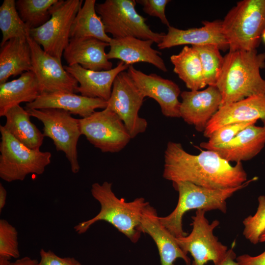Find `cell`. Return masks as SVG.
Segmentation results:
<instances>
[{"instance_id":"cell-10","label":"cell","mask_w":265,"mask_h":265,"mask_svg":"<svg viewBox=\"0 0 265 265\" xmlns=\"http://www.w3.org/2000/svg\"><path fill=\"white\" fill-rule=\"evenodd\" d=\"M206 211L196 210L191 217L192 229L188 235L176 238V240L183 252L190 253L193 260L191 265H205L212 261L218 265L225 258L228 247L218 241L213 230L219 225L217 220L211 223L205 216Z\"/></svg>"},{"instance_id":"cell-7","label":"cell","mask_w":265,"mask_h":265,"mask_svg":"<svg viewBox=\"0 0 265 265\" xmlns=\"http://www.w3.org/2000/svg\"><path fill=\"white\" fill-rule=\"evenodd\" d=\"M136 3L135 0H106L96 3V10L106 33L111 34L112 38L133 37L159 44L165 33L150 29L146 19L136 11Z\"/></svg>"},{"instance_id":"cell-26","label":"cell","mask_w":265,"mask_h":265,"mask_svg":"<svg viewBox=\"0 0 265 265\" xmlns=\"http://www.w3.org/2000/svg\"><path fill=\"white\" fill-rule=\"evenodd\" d=\"M4 127L16 139L27 147L40 149L45 137L30 121L31 116L20 105L14 106L5 112Z\"/></svg>"},{"instance_id":"cell-13","label":"cell","mask_w":265,"mask_h":265,"mask_svg":"<svg viewBox=\"0 0 265 265\" xmlns=\"http://www.w3.org/2000/svg\"><path fill=\"white\" fill-rule=\"evenodd\" d=\"M26 38L31 53L32 71L42 92L77 93L79 83L62 66L61 62L45 52L29 35Z\"/></svg>"},{"instance_id":"cell-30","label":"cell","mask_w":265,"mask_h":265,"mask_svg":"<svg viewBox=\"0 0 265 265\" xmlns=\"http://www.w3.org/2000/svg\"><path fill=\"white\" fill-rule=\"evenodd\" d=\"M57 0H18L16 7L29 29L38 28L50 19V8Z\"/></svg>"},{"instance_id":"cell-35","label":"cell","mask_w":265,"mask_h":265,"mask_svg":"<svg viewBox=\"0 0 265 265\" xmlns=\"http://www.w3.org/2000/svg\"><path fill=\"white\" fill-rule=\"evenodd\" d=\"M136 2L143 6V11L151 16L159 18L161 22L170 26L165 13V7L170 0H136Z\"/></svg>"},{"instance_id":"cell-9","label":"cell","mask_w":265,"mask_h":265,"mask_svg":"<svg viewBox=\"0 0 265 265\" xmlns=\"http://www.w3.org/2000/svg\"><path fill=\"white\" fill-rule=\"evenodd\" d=\"M31 116L40 120L44 125V136L50 138L57 151L63 152L70 162L72 172H79L77 145L81 135L79 119L63 109L48 108L26 110Z\"/></svg>"},{"instance_id":"cell-38","label":"cell","mask_w":265,"mask_h":265,"mask_svg":"<svg viewBox=\"0 0 265 265\" xmlns=\"http://www.w3.org/2000/svg\"><path fill=\"white\" fill-rule=\"evenodd\" d=\"M38 262L28 257L17 259L14 262L10 261L0 262V265H37Z\"/></svg>"},{"instance_id":"cell-14","label":"cell","mask_w":265,"mask_h":265,"mask_svg":"<svg viewBox=\"0 0 265 265\" xmlns=\"http://www.w3.org/2000/svg\"><path fill=\"white\" fill-rule=\"evenodd\" d=\"M127 72L144 97L154 99L165 117L179 118L181 102L179 86L171 80L156 74L147 75L130 65Z\"/></svg>"},{"instance_id":"cell-40","label":"cell","mask_w":265,"mask_h":265,"mask_svg":"<svg viewBox=\"0 0 265 265\" xmlns=\"http://www.w3.org/2000/svg\"><path fill=\"white\" fill-rule=\"evenodd\" d=\"M7 197V191L2 185L0 184V212H1L4 207Z\"/></svg>"},{"instance_id":"cell-15","label":"cell","mask_w":265,"mask_h":265,"mask_svg":"<svg viewBox=\"0 0 265 265\" xmlns=\"http://www.w3.org/2000/svg\"><path fill=\"white\" fill-rule=\"evenodd\" d=\"M180 95V117L197 131L204 132L220 107L222 96L218 88L208 86L203 90L184 91Z\"/></svg>"},{"instance_id":"cell-34","label":"cell","mask_w":265,"mask_h":265,"mask_svg":"<svg viewBox=\"0 0 265 265\" xmlns=\"http://www.w3.org/2000/svg\"><path fill=\"white\" fill-rule=\"evenodd\" d=\"M256 122H244L225 125L215 131L207 142L200 143V147L206 150L222 146L234 139L241 131Z\"/></svg>"},{"instance_id":"cell-3","label":"cell","mask_w":265,"mask_h":265,"mask_svg":"<svg viewBox=\"0 0 265 265\" xmlns=\"http://www.w3.org/2000/svg\"><path fill=\"white\" fill-rule=\"evenodd\" d=\"M91 193L100 203L101 209L94 217L82 221L74 229L79 234L85 233L95 223L105 221L125 235L132 242L136 243L142 233L140 223L143 211L149 203L143 197L131 202L119 198L112 190V184L104 182L92 184Z\"/></svg>"},{"instance_id":"cell-8","label":"cell","mask_w":265,"mask_h":265,"mask_svg":"<svg viewBox=\"0 0 265 265\" xmlns=\"http://www.w3.org/2000/svg\"><path fill=\"white\" fill-rule=\"evenodd\" d=\"M82 2V0H57L50 8L49 20L29 30V36L43 50L60 62L69 43L72 23Z\"/></svg>"},{"instance_id":"cell-4","label":"cell","mask_w":265,"mask_h":265,"mask_svg":"<svg viewBox=\"0 0 265 265\" xmlns=\"http://www.w3.org/2000/svg\"><path fill=\"white\" fill-rule=\"evenodd\" d=\"M257 179L255 177L238 187L222 189L207 188L188 182H173V186L179 193L177 205L169 214L159 217L160 221L175 237L186 236V233L183 230L182 220L186 212L191 210L206 212L218 210L225 213L227 199Z\"/></svg>"},{"instance_id":"cell-25","label":"cell","mask_w":265,"mask_h":265,"mask_svg":"<svg viewBox=\"0 0 265 265\" xmlns=\"http://www.w3.org/2000/svg\"><path fill=\"white\" fill-rule=\"evenodd\" d=\"M41 93L40 84L32 71L0 84V116H4L6 111L14 106L34 102Z\"/></svg>"},{"instance_id":"cell-41","label":"cell","mask_w":265,"mask_h":265,"mask_svg":"<svg viewBox=\"0 0 265 265\" xmlns=\"http://www.w3.org/2000/svg\"><path fill=\"white\" fill-rule=\"evenodd\" d=\"M259 242H265V230L260 236Z\"/></svg>"},{"instance_id":"cell-21","label":"cell","mask_w":265,"mask_h":265,"mask_svg":"<svg viewBox=\"0 0 265 265\" xmlns=\"http://www.w3.org/2000/svg\"><path fill=\"white\" fill-rule=\"evenodd\" d=\"M107 101L91 98L65 91L42 92L31 103L26 104V110L53 108L63 109L81 118L91 115L97 108L105 109Z\"/></svg>"},{"instance_id":"cell-22","label":"cell","mask_w":265,"mask_h":265,"mask_svg":"<svg viewBox=\"0 0 265 265\" xmlns=\"http://www.w3.org/2000/svg\"><path fill=\"white\" fill-rule=\"evenodd\" d=\"M154 41L133 37L112 38L109 42L108 59H118L128 65L137 62H146L166 72L167 69L160 52L152 48Z\"/></svg>"},{"instance_id":"cell-39","label":"cell","mask_w":265,"mask_h":265,"mask_svg":"<svg viewBox=\"0 0 265 265\" xmlns=\"http://www.w3.org/2000/svg\"><path fill=\"white\" fill-rule=\"evenodd\" d=\"M236 259V254L233 248L228 249L224 259L218 265H238Z\"/></svg>"},{"instance_id":"cell-23","label":"cell","mask_w":265,"mask_h":265,"mask_svg":"<svg viewBox=\"0 0 265 265\" xmlns=\"http://www.w3.org/2000/svg\"><path fill=\"white\" fill-rule=\"evenodd\" d=\"M265 145V127L252 125L241 131L234 139L222 146L208 150L216 152L228 162L252 159Z\"/></svg>"},{"instance_id":"cell-17","label":"cell","mask_w":265,"mask_h":265,"mask_svg":"<svg viewBox=\"0 0 265 265\" xmlns=\"http://www.w3.org/2000/svg\"><path fill=\"white\" fill-rule=\"evenodd\" d=\"M261 120L265 127V95H254L220 107L203 132L209 138L216 130L225 125Z\"/></svg>"},{"instance_id":"cell-1","label":"cell","mask_w":265,"mask_h":265,"mask_svg":"<svg viewBox=\"0 0 265 265\" xmlns=\"http://www.w3.org/2000/svg\"><path fill=\"white\" fill-rule=\"evenodd\" d=\"M164 157L162 176L172 183L185 181L207 188L222 189L238 187L247 181L241 162L233 166L213 151L206 150L192 155L181 143L169 141Z\"/></svg>"},{"instance_id":"cell-29","label":"cell","mask_w":265,"mask_h":265,"mask_svg":"<svg viewBox=\"0 0 265 265\" xmlns=\"http://www.w3.org/2000/svg\"><path fill=\"white\" fill-rule=\"evenodd\" d=\"M0 29L2 33L0 46L14 38H26L29 28L22 21L14 0H4L0 6Z\"/></svg>"},{"instance_id":"cell-20","label":"cell","mask_w":265,"mask_h":265,"mask_svg":"<svg viewBox=\"0 0 265 265\" xmlns=\"http://www.w3.org/2000/svg\"><path fill=\"white\" fill-rule=\"evenodd\" d=\"M109 44L93 37L70 38L63 53L67 65L79 64L84 69L104 71L112 69L106 48Z\"/></svg>"},{"instance_id":"cell-6","label":"cell","mask_w":265,"mask_h":265,"mask_svg":"<svg viewBox=\"0 0 265 265\" xmlns=\"http://www.w3.org/2000/svg\"><path fill=\"white\" fill-rule=\"evenodd\" d=\"M0 177L11 182L23 181L29 174H42L51 161L50 152L29 148L0 125Z\"/></svg>"},{"instance_id":"cell-32","label":"cell","mask_w":265,"mask_h":265,"mask_svg":"<svg viewBox=\"0 0 265 265\" xmlns=\"http://www.w3.org/2000/svg\"><path fill=\"white\" fill-rule=\"evenodd\" d=\"M20 257L18 232L7 220H0V262Z\"/></svg>"},{"instance_id":"cell-27","label":"cell","mask_w":265,"mask_h":265,"mask_svg":"<svg viewBox=\"0 0 265 265\" xmlns=\"http://www.w3.org/2000/svg\"><path fill=\"white\" fill-rule=\"evenodd\" d=\"M170 61L174 72L190 90H200L207 85L199 55L193 47L185 46L178 54L170 56Z\"/></svg>"},{"instance_id":"cell-2","label":"cell","mask_w":265,"mask_h":265,"mask_svg":"<svg viewBox=\"0 0 265 265\" xmlns=\"http://www.w3.org/2000/svg\"><path fill=\"white\" fill-rule=\"evenodd\" d=\"M265 53L257 50L229 52L216 86L222 96L220 107L254 95H265Z\"/></svg>"},{"instance_id":"cell-12","label":"cell","mask_w":265,"mask_h":265,"mask_svg":"<svg viewBox=\"0 0 265 265\" xmlns=\"http://www.w3.org/2000/svg\"><path fill=\"white\" fill-rule=\"evenodd\" d=\"M144 98L127 72L122 71L116 76L107 107L122 120L132 138L147 128L146 120L138 115Z\"/></svg>"},{"instance_id":"cell-37","label":"cell","mask_w":265,"mask_h":265,"mask_svg":"<svg viewBox=\"0 0 265 265\" xmlns=\"http://www.w3.org/2000/svg\"><path fill=\"white\" fill-rule=\"evenodd\" d=\"M238 265H265V250L261 254L252 256L243 254L236 258Z\"/></svg>"},{"instance_id":"cell-24","label":"cell","mask_w":265,"mask_h":265,"mask_svg":"<svg viewBox=\"0 0 265 265\" xmlns=\"http://www.w3.org/2000/svg\"><path fill=\"white\" fill-rule=\"evenodd\" d=\"M0 50V84L32 70L31 53L27 38H14L7 41Z\"/></svg>"},{"instance_id":"cell-42","label":"cell","mask_w":265,"mask_h":265,"mask_svg":"<svg viewBox=\"0 0 265 265\" xmlns=\"http://www.w3.org/2000/svg\"><path fill=\"white\" fill-rule=\"evenodd\" d=\"M262 39L264 41V42L265 43V29L263 31L262 34Z\"/></svg>"},{"instance_id":"cell-16","label":"cell","mask_w":265,"mask_h":265,"mask_svg":"<svg viewBox=\"0 0 265 265\" xmlns=\"http://www.w3.org/2000/svg\"><path fill=\"white\" fill-rule=\"evenodd\" d=\"M199 28L181 29L170 26L162 41L158 44L159 49H165L179 45L202 46L215 45L220 50L229 49L224 34L221 20L203 21Z\"/></svg>"},{"instance_id":"cell-31","label":"cell","mask_w":265,"mask_h":265,"mask_svg":"<svg viewBox=\"0 0 265 265\" xmlns=\"http://www.w3.org/2000/svg\"><path fill=\"white\" fill-rule=\"evenodd\" d=\"M197 52L207 85L216 86L222 69L224 56L215 45L192 46Z\"/></svg>"},{"instance_id":"cell-28","label":"cell","mask_w":265,"mask_h":265,"mask_svg":"<svg viewBox=\"0 0 265 265\" xmlns=\"http://www.w3.org/2000/svg\"><path fill=\"white\" fill-rule=\"evenodd\" d=\"M95 0H85L72 25L70 38L93 37L108 43L112 38L106 32L104 25L96 10Z\"/></svg>"},{"instance_id":"cell-36","label":"cell","mask_w":265,"mask_h":265,"mask_svg":"<svg viewBox=\"0 0 265 265\" xmlns=\"http://www.w3.org/2000/svg\"><path fill=\"white\" fill-rule=\"evenodd\" d=\"M40 260L37 265H81L74 258H61L51 250L41 249L40 251Z\"/></svg>"},{"instance_id":"cell-11","label":"cell","mask_w":265,"mask_h":265,"mask_svg":"<svg viewBox=\"0 0 265 265\" xmlns=\"http://www.w3.org/2000/svg\"><path fill=\"white\" fill-rule=\"evenodd\" d=\"M81 135L103 153H117L129 143L131 136L122 120L106 107L79 119Z\"/></svg>"},{"instance_id":"cell-33","label":"cell","mask_w":265,"mask_h":265,"mask_svg":"<svg viewBox=\"0 0 265 265\" xmlns=\"http://www.w3.org/2000/svg\"><path fill=\"white\" fill-rule=\"evenodd\" d=\"M258 207L253 215H249L243 221V234L246 239L253 244L259 242L260 237L265 230V196L258 198Z\"/></svg>"},{"instance_id":"cell-19","label":"cell","mask_w":265,"mask_h":265,"mask_svg":"<svg viewBox=\"0 0 265 265\" xmlns=\"http://www.w3.org/2000/svg\"><path fill=\"white\" fill-rule=\"evenodd\" d=\"M129 67V65L121 61L110 70L99 71L86 69L79 64L64 66V69L79 84L77 93L84 97L100 98L106 101L111 96L115 78Z\"/></svg>"},{"instance_id":"cell-18","label":"cell","mask_w":265,"mask_h":265,"mask_svg":"<svg viewBox=\"0 0 265 265\" xmlns=\"http://www.w3.org/2000/svg\"><path fill=\"white\" fill-rule=\"evenodd\" d=\"M142 233L148 234L154 240L161 265H173L178 259L191 265L189 257L178 245L174 236L161 223L156 210L149 204L143 210L140 223Z\"/></svg>"},{"instance_id":"cell-5","label":"cell","mask_w":265,"mask_h":265,"mask_svg":"<svg viewBox=\"0 0 265 265\" xmlns=\"http://www.w3.org/2000/svg\"><path fill=\"white\" fill-rule=\"evenodd\" d=\"M222 23L229 52L257 50L265 29V0L238 1Z\"/></svg>"}]
</instances>
